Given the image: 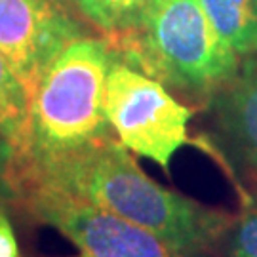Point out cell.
I'll return each mask as SVG.
<instances>
[{
  "mask_svg": "<svg viewBox=\"0 0 257 257\" xmlns=\"http://www.w3.org/2000/svg\"><path fill=\"white\" fill-rule=\"evenodd\" d=\"M229 251L232 257H257V198L232 221L229 229Z\"/></svg>",
  "mask_w": 257,
  "mask_h": 257,
  "instance_id": "obj_11",
  "label": "cell"
},
{
  "mask_svg": "<svg viewBox=\"0 0 257 257\" xmlns=\"http://www.w3.org/2000/svg\"><path fill=\"white\" fill-rule=\"evenodd\" d=\"M204 107L217 153L240 177L257 185V54L242 57L236 73Z\"/></svg>",
  "mask_w": 257,
  "mask_h": 257,
  "instance_id": "obj_7",
  "label": "cell"
},
{
  "mask_svg": "<svg viewBox=\"0 0 257 257\" xmlns=\"http://www.w3.org/2000/svg\"><path fill=\"white\" fill-rule=\"evenodd\" d=\"M10 211L0 210V257H19V242Z\"/></svg>",
  "mask_w": 257,
  "mask_h": 257,
  "instance_id": "obj_13",
  "label": "cell"
},
{
  "mask_svg": "<svg viewBox=\"0 0 257 257\" xmlns=\"http://www.w3.org/2000/svg\"><path fill=\"white\" fill-rule=\"evenodd\" d=\"M107 40L124 63L200 105L229 82L240 63L200 0H151L136 27Z\"/></svg>",
  "mask_w": 257,
  "mask_h": 257,
  "instance_id": "obj_3",
  "label": "cell"
},
{
  "mask_svg": "<svg viewBox=\"0 0 257 257\" xmlns=\"http://www.w3.org/2000/svg\"><path fill=\"white\" fill-rule=\"evenodd\" d=\"M223 42L238 55L257 54V0H200Z\"/></svg>",
  "mask_w": 257,
  "mask_h": 257,
  "instance_id": "obj_9",
  "label": "cell"
},
{
  "mask_svg": "<svg viewBox=\"0 0 257 257\" xmlns=\"http://www.w3.org/2000/svg\"><path fill=\"white\" fill-rule=\"evenodd\" d=\"M18 158L12 145L0 136V210H18Z\"/></svg>",
  "mask_w": 257,
  "mask_h": 257,
  "instance_id": "obj_12",
  "label": "cell"
},
{
  "mask_svg": "<svg viewBox=\"0 0 257 257\" xmlns=\"http://www.w3.org/2000/svg\"><path fill=\"white\" fill-rule=\"evenodd\" d=\"M18 179L90 200L151 230L174 248L198 255L229 234L234 221L227 211L204 206L158 185L116 138L54 164L21 170Z\"/></svg>",
  "mask_w": 257,
  "mask_h": 257,
  "instance_id": "obj_1",
  "label": "cell"
},
{
  "mask_svg": "<svg viewBox=\"0 0 257 257\" xmlns=\"http://www.w3.org/2000/svg\"><path fill=\"white\" fill-rule=\"evenodd\" d=\"M105 110L114 136L132 155L170 174L179 149L193 143L189 122L194 107L181 103L160 80L114 55L107 74Z\"/></svg>",
  "mask_w": 257,
  "mask_h": 257,
  "instance_id": "obj_4",
  "label": "cell"
},
{
  "mask_svg": "<svg viewBox=\"0 0 257 257\" xmlns=\"http://www.w3.org/2000/svg\"><path fill=\"white\" fill-rule=\"evenodd\" d=\"M18 210L61 232L86 257H202L174 248L90 200L42 183L19 181Z\"/></svg>",
  "mask_w": 257,
  "mask_h": 257,
  "instance_id": "obj_5",
  "label": "cell"
},
{
  "mask_svg": "<svg viewBox=\"0 0 257 257\" xmlns=\"http://www.w3.org/2000/svg\"><path fill=\"white\" fill-rule=\"evenodd\" d=\"M151 0H73L76 10L107 38L138 25Z\"/></svg>",
  "mask_w": 257,
  "mask_h": 257,
  "instance_id": "obj_10",
  "label": "cell"
},
{
  "mask_svg": "<svg viewBox=\"0 0 257 257\" xmlns=\"http://www.w3.org/2000/svg\"><path fill=\"white\" fill-rule=\"evenodd\" d=\"M114 52L107 38H74L46 67L31 99L27 153L18 172L54 164L116 138L105 110Z\"/></svg>",
  "mask_w": 257,
  "mask_h": 257,
  "instance_id": "obj_2",
  "label": "cell"
},
{
  "mask_svg": "<svg viewBox=\"0 0 257 257\" xmlns=\"http://www.w3.org/2000/svg\"><path fill=\"white\" fill-rule=\"evenodd\" d=\"M31 132V93L16 69L0 52V136L16 151V158L27 153Z\"/></svg>",
  "mask_w": 257,
  "mask_h": 257,
  "instance_id": "obj_8",
  "label": "cell"
},
{
  "mask_svg": "<svg viewBox=\"0 0 257 257\" xmlns=\"http://www.w3.org/2000/svg\"><path fill=\"white\" fill-rule=\"evenodd\" d=\"M71 257H86V255H82V253H80V255H71Z\"/></svg>",
  "mask_w": 257,
  "mask_h": 257,
  "instance_id": "obj_14",
  "label": "cell"
},
{
  "mask_svg": "<svg viewBox=\"0 0 257 257\" xmlns=\"http://www.w3.org/2000/svg\"><path fill=\"white\" fill-rule=\"evenodd\" d=\"M82 35L63 0H0V52L31 99L52 59Z\"/></svg>",
  "mask_w": 257,
  "mask_h": 257,
  "instance_id": "obj_6",
  "label": "cell"
}]
</instances>
